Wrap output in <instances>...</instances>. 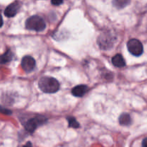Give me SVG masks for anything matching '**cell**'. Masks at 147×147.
Returning a JSON list of instances; mask_svg holds the SVG:
<instances>
[{
	"mask_svg": "<svg viewBox=\"0 0 147 147\" xmlns=\"http://www.w3.org/2000/svg\"><path fill=\"white\" fill-rule=\"evenodd\" d=\"M51 2L53 5L58 6L63 3V0H51Z\"/></svg>",
	"mask_w": 147,
	"mask_h": 147,
	"instance_id": "obj_15",
	"label": "cell"
},
{
	"mask_svg": "<svg viewBox=\"0 0 147 147\" xmlns=\"http://www.w3.org/2000/svg\"><path fill=\"white\" fill-rule=\"evenodd\" d=\"M39 88L45 93H54L60 89L58 80L53 77L45 76L41 78L38 82Z\"/></svg>",
	"mask_w": 147,
	"mask_h": 147,
	"instance_id": "obj_1",
	"label": "cell"
},
{
	"mask_svg": "<svg viewBox=\"0 0 147 147\" xmlns=\"http://www.w3.org/2000/svg\"><path fill=\"white\" fill-rule=\"evenodd\" d=\"M13 58V54L11 50H7L3 55H0V64H5L11 61Z\"/></svg>",
	"mask_w": 147,
	"mask_h": 147,
	"instance_id": "obj_10",
	"label": "cell"
},
{
	"mask_svg": "<svg viewBox=\"0 0 147 147\" xmlns=\"http://www.w3.org/2000/svg\"><path fill=\"white\" fill-rule=\"evenodd\" d=\"M127 48L129 53L133 55L139 57L144 53V47L142 43L137 39H131L127 42Z\"/></svg>",
	"mask_w": 147,
	"mask_h": 147,
	"instance_id": "obj_4",
	"label": "cell"
},
{
	"mask_svg": "<svg viewBox=\"0 0 147 147\" xmlns=\"http://www.w3.org/2000/svg\"><path fill=\"white\" fill-rule=\"evenodd\" d=\"M119 121L122 126H129L131 123V118L128 113H123L119 116Z\"/></svg>",
	"mask_w": 147,
	"mask_h": 147,
	"instance_id": "obj_11",
	"label": "cell"
},
{
	"mask_svg": "<svg viewBox=\"0 0 147 147\" xmlns=\"http://www.w3.org/2000/svg\"><path fill=\"white\" fill-rule=\"evenodd\" d=\"M46 120L47 119H44V118H42V119H40V118L31 119L29 121H27V123L24 125V128H25L26 131H27L30 133H33L36 130V129L39 126L43 124L46 121Z\"/></svg>",
	"mask_w": 147,
	"mask_h": 147,
	"instance_id": "obj_5",
	"label": "cell"
},
{
	"mask_svg": "<svg viewBox=\"0 0 147 147\" xmlns=\"http://www.w3.org/2000/svg\"><path fill=\"white\" fill-rule=\"evenodd\" d=\"M20 9V3L15 1L7 6L4 10V15L7 17H13L18 13Z\"/></svg>",
	"mask_w": 147,
	"mask_h": 147,
	"instance_id": "obj_7",
	"label": "cell"
},
{
	"mask_svg": "<svg viewBox=\"0 0 147 147\" xmlns=\"http://www.w3.org/2000/svg\"><path fill=\"white\" fill-rule=\"evenodd\" d=\"M67 121H68L69 127L74 128V129H78L80 127V123L76 121V119L73 117H68L67 118Z\"/></svg>",
	"mask_w": 147,
	"mask_h": 147,
	"instance_id": "obj_13",
	"label": "cell"
},
{
	"mask_svg": "<svg viewBox=\"0 0 147 147\" xmlns=\"http://www.w3.org/2000/svg\"><path fill=\"white\" fill-rule=\"evenodd\" d=\"M112 63L115 67H123L126 65L124 58L121 54H116L112 57Z\"/></svg>",
	"mask_w": 147,
	"mask_h": 147,
	"instance_id": "obj_9",
	"label": "cell"
},
{
	"mask_svg": "<svg viewBox=\"0 0 147 147\" xmlns=\"http://www.w3.org/2000/svg\"><path fill=\"white\" fill-rule=\"evenodd\" d=\"M88 90V86L85 85H79L72 89V94L76 97H82L84 96Z\"/></svg>",
	"mask_w": 147,
	"mask_h": 147,
	"instance_id": "obj_8",
	"label": "cell"
},
{
	"mask_svg": "<svg viewBox=\"0 0 147 147\" xmlns=\"http://www.w3.org/2000/svg\"><path fill=\"white\" fill-rule=\"evenodd\" d=\"M116 40V37L114 34L109 32H103L100 34L98 40V44L99 47L105 50H109L114 45Z\"/></svg>",
	"mask_w": 147,
	"mask_h": 147,
	"instance_id": "obj_3",
	"label": "cell"
},
{
	"mask_svg": "<svg viewBox=\"0 0 147 147\" xmlns=\"http://www.w3.org/2000/svg\"><path fill=\"white\" fill-rule=\"evenodd\" d=\"M3 24H4V22H3L2 16H1V14H0V27H2V26H3Z\"/></svg>",
	"mask_w": 147,
	"mask_h": 147,
	"instance_id": "obj_17",
	"label": "cell"
},
{
	"mask_svg": "<svg viewBox=\"0 0 147 147\" xmlns=\"http://www.w3.org/2000/svg\"><path fill=\"white\" fill-rule=\"evenodd\" d=\"M0 113L4 115H10L11 113V111L10 110H9V109H7L0 106Z\"/></svg>",
	"mask_w": 147,
	"mask_h": 147,
	"instance_id": "obj_14",
	"label": "cell"
},
{
	"mask_svg": "<svg viewBox=\"0 0 147 147\" xmlns=\"http://www.w3.org/2000/svg\"><path fill=\"white\" fill-rule=\"evenodd\" d=\"M36 63L34 59L30 55H26L22 59L21 66L26 73H30L34 69Z\"/></svg>",
	"mask_w": 147,
	"mask_h": 147,
	"instance_id": "obj_6",
	"label": "cell"
},
{
	"mask_svg": "<svg viewBox=\"0 0 147 147\" xmlns=\"http://www.w3.org/2000/svg\"><path fill=\"white\" fill-rule=\"evenodd\" d=\"M142 147H147V137L145 138L142 142Z\"/></svg>",
	"mask_w": 147,
	"mask_h": 147,
	"instance_id": "obj_16",
	"label": "cell"
},
{
	"mask_svg": "<svg viewBox=\"0 0 147 147\" xmlns=\"http://www.w3.org/2000/svg\"><path fill=\"white\" fill-rule=\"evenodd\" d=\"M23 147H32V143L31 142H27V143L25 144V145H24V146Z\"/></svg>",
	"mask_w": 147,
	"mask_h": 147,
	"instance_id": "obj_18",
	"label": "cell"
},
{
	"mask_svg": "<svg viewBox=\"0 0 147 147\" xmlns=\"http://www.w3.org/2000/svg\"><path fill=\"white\" fill-rule=\"evenodd\" d=\"M131 0H113V4L116 8L123 9L129 5Z\"/></svg>",
	"mask_w": 147,
	"mask_h": 147,
	"instance_id": "obj_12",
	"label": "cell"
},
{
	"mask_svg": "<svg viewBox=\"0 0 147 147\" xmlns=\"http://www.w3.org/2000/svg\"><path fill=\"white\" fill-rule=\"evenodd\" d=\"M25 27L29 30L41 32L45 29L46 23L42 17L37 15L32 16L26 20Z\"/></svg>",
	"mask_w": 147,
	"mask_h": 147,
	"instance_id": "obj_2",
	"label": "cell"
}]
</instances>
